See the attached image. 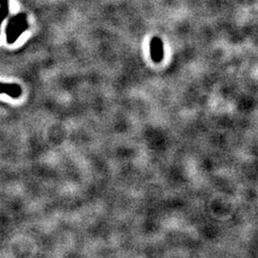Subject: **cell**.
<instances>
[{"mask_svg":"<svg viewBox=\"0 0 258 258\" xmlns=\"http://www.w3.org/2000/svg\"><path fill=\"white\" fill-rule=\"evenodd\" d=\"M150 52H151V57L154 61H161L164 55V47L163 42L160 38L154 37L150 42Z\"/></svg>","mask_w":258,"mask_h":258,"instance_id":"6da1fadb","label":"cell"},{"mask_svg":"<svg viewBox=\"0 0 258 258\" xmlns=\"http://www.w3.org/2000/svg\"><path fill=\"white\" fill-rule=\"evenodd\" d=\"M21 87L18 84H8L0 83V94H6L11 98L17 99L21 96Z\"/></svg>","mask_w":258,"mask_h":258,"instance_id":"7a4b0ae2","label":"cell"},{"mask_svg":"<svg viewBox=\"0 0 258 258\" xmlns=\"http://www.w3.org/2000/svg\"><path fill=\"white\" fill-rule=\"evenodd\" d=\"M9 14V3L8 0H0V27L1 23Z\"/></svg>","mask_w":258,"mask_h":258,"instance_id":"3957f363","label":"cell"}]
</instances>
